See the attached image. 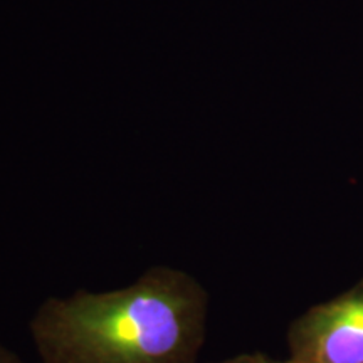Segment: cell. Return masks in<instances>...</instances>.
<instances>
[{
  "label": "cell",
  "mask_w": 363,
  "mask_h": 363,
  "mask_svg": "<svg viewBox=\"0 0 363 363\" xmlns=\"http://www.w3.org/2000/svg\"><path fill=\"white\" fill-rule=\"evenodd\" d=\"M208 303L190 272L153 266L123 288L45 298L29 331L40 363H199Z\"/></svg>",
  "instance_id": "obj_1"
},
{
  "label": "cell",
  "mask_w": 363,
  "mask_h": 363,
  "mask_svg": "<svg viewBox=\"0 0 363 363\" xmlns=\"http://www.w3.org/2000/svg\"><path fill=\"white\" fill-rule=\"evenodd\" d=\"M288 345L293 363H363V279L298 316Z\"/></svg>",
  "instance_id": "obj_2"
},
{
  "label": "cell",
  "mask_w": 363,
  "mask_h": 363,
  "mask_svg": "<svg viewBox=\"0 0 363 363\" xmlns=\"http://www.w3.org/2000/svg\"><path fill=\"white\" fill-rule=\"evenodd\" d=\"M269 358L261 355V353H242V355H235L220 362H212V363H267Z\"/></svg>",
  "instance_id": "obj_3"
},
{
  "label": "cell",
  "mask_w": 363,
  "mask_h": 363,
  "mask_svg": "<svg viewBox=\"0 0 363 363\" xmlns=\"http://www.w3.org/2000/svg\"><path fill=\"white\" fill-rule=\"evenodd\" d=\"M0 363H27V362L22 360L17 353H13L11 348H7L6 345L0 342Z\"/></svg>",
  "instance_id": "obj_4"
},
{
  "label": "cell",
  "mask_w": 363,
  "mask_h": 363,
  "mask_svg": "<svg viewBox=\"0 0 363 363\" xmlns=\"http://www.w3.org/2000/svg\"><path fill=\"white\" fill-rule=\"evenodd\" d=\"M267 363H293L291 360H288V362H272V360H269Z\"/></svg>",
  "instance_id": "obj_5"
}]
</instances>
